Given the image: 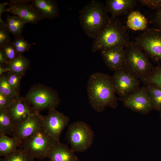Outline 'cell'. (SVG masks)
<instances>
[{
    "label": "cell",
    "instance_id": "obj_1",
    "mask_svg": "<svg viewBox=\"0 0 161 161\" xmlns=\"http://www.w3.org/2000/svg\"><path fill=\"white\" fill-rule=\"evenodd\" d=\"M89 103L96 111L101 112L107 107L115 109L118 99L115 95L112 78L108 74L100 72L92 74L87 86Z\"/></svg>",
    "mask_w": 161,
    "mask_h": 161
},
{
    "label": "cell",
    "instance_id": "obj_2",
    "mask_svg": "<svg viewBox=\"0 0 161 161\" xmlns=\"http://www.w3.org/2000/svg\"><path fill=\"white\" fill-rule=\"evenodd\" d=\"M93 39L92 51L94 52L117 46L125 48L131 41L126 27L118 18L112 17Z\"/></svg>",
    "mask_w": 161,
    "mask_h": 161
},
{
    "label": "cell",
    "instance_id": "obj_3",
    "mask_svg": "<svg viewBox=\"0 0 161 161\" xmlns=\"http://www.w3.org/2000/svg\"><path fill=\"white\" fill-rule=\"evenodd\" d=\"M80 24L86 34L93 39L99 33L109 17L105 6L92 0L79 11Z\"/></svg>",
    "mask_w": 161,
    "mask_h": 161
},
{
    "label": "cell",
    "instance_id": "obj_4",
    "mask_svg": "<svg viewBox=\"0 0 161 161\" xmlns=\"http://www.w3.org/2000/svg\"><path fill=\"white\" fill-rule=\"evenodd\" d=\"M125 49V68L138 79L146 77L154 68L148 56L134 41H130Z\"/></svg>",
    "mask_w": 161,
    "mask_h": 161
},
{
    "label": "cell",
    "instance_id": "obj_5",
    "mask_svg": "<svg viewBox=\"0 0 161 161\" xmlns=\"http://www.w3.org/2000/svg\"><path fill=\"white\" fill-rule=\"evenodd\" d=\"M24 97L34 109L39 112L56 109L60 102L57 91L40 83L32 86Z\"/></svg>",
    "mask_w": 161,
    "mask_h": 161
},
{
    "label": "cell",
    "instance_id": "obj_6",
    "mask_svg": "<svg viewBox=\"0 0 161 161\" xmlns=\"http://www.w3.org/2000/svg\"><path fill=\"white\" fill-rule=\"evenodd\" d=\"M66 136L71 149L74 152H82L87 150L92 145L94 133L89 125L78 121L68 126Z\"/></svg>",
    "mask_w": 161,
    "mask_h": 161
},
{
    "label": "cell",
    "instance_id": "obj_7",
    "mask_svg": "<svg viewBox=\"0 0 161 161\" xmlns=\"http://www.w3.org/2000/svg\"><path fill=\"white\" fill-rule=\"evenodd\" d=\"M134 42L152 59L161 62V30L147 28L134 38Z\"/></svg>",
    "mask_w": 161,
    "mask_h": 161
},
{
    "label": "cell",
    "instance_id": "obj_8",
    "mask_svg": "<svg viewBox=\"0 0 161 161\" xmlns=\"http://www.w3.org/2000/svg\"><path fill=\"white\" fill-rule=\"evenodd\" d=\"M57 143L42 128L20 146L34 158L47 157L51 148Z\"/></svg>",
    "mask_w": 161,
    "mask_h": 161
},
{
    "label": "cell",
    "instance_id": "obj_9",
    "mask_svg": "<svg viewBox=\"0 0 161 161\" xmlns=\"http://www.w3.org/2000/svg\"><path fill=\"white\" fill-rule=\"evenodd\" d=\"M49 111L47 115H41L42 127L49 136L58 143L62 132L68 124L69 118L56 109Z\"/></svg>",
    "mask_w": 161,
    "mask_h": 161
},
{
    "label": "cell",
    "instance_id": "obj_10",
    "mask_svg": "<svg viewBox=\"0 0 161 161\" xmlns=\"http://www.w3.org/2000/svg\"><path fill=\"white\" fill-rule=\"evenodd\" d=\"M118 99L122 102L125 107L143 114H148L154 109L145 86L140 87L131 94Z\"/></svg>",
    "mask_w": 161,
    "mask_h": 161
},
{
    "label": "cell",
    "instance_id": "obj_11",
    "mask_svg": "<svg viewBox=\"0 0 161 161\" xmlns=\"http://www.w3.org/2000/svg\"><path fill=\"white\" fill-rule=\"evenodd\" d=\"M112 78L114 90L120 97L127 96L140 87L139 79L125 68L115 72Z\"/></svg>",
    "mask_w": 161,
    "mask_h": 161
},
{
    "label": "cell",
    "instance_id": "obj_12",
    "mask_svg": "<svg viewBox=\"0 0 161 161\" xmlns=\"http://www.w3.org/2000/svg\"><path fill=\"white\" fill-rule=\"evenodd\" d=\"M41 116L39 112H37L27 120L15 126L12 136L20 146L42 128Z\"/></svg>",
    "mask_w": 161,
    "mask_h": 161
},
{
    "label": "cell",
    "instance_id": "obj_13",
    "mask_svg": "<svg viewBox=\"0 0 161 161\" xmlns=\"http://www.w3.org/2000/svg\"><path fill=\"white\" fill-rule=\"evenodd\" d=\"M30 0H11L8 12L19 16L27 23L37 24L42 19L32 6Z\"/></svg>",
    "mask_w": 161,
    "mask_h": 161
},
{
    "label": "cell",
    "instance_id": "obj_14",
    "mask_svg": "<svg viewBox=\"0 0 161 161\" xmlns=\"http://www.w3.org/2000/svg\"><path fill=\"white\" fill-rule=\"evenodd\" d=\"M15 126L24 121L37 112L25 97H21L7 109Z\"/></svg>",
    "mask_w": 161,
    "mask_h": 161
},
{
    "label": "cell",
    "instance_id": "obj_15",
    "mask_svg": "<svg viewBox=\"0 0 161 161\" xmlns=\"http://www.w3.org/2000/svg\"><path fill=\"white\" fill-rule=\"evenodd\" d=\"M106 66L114 72L125 68L126 62L125 48L117 46L100 51Z\"/></svg>",
    "mask_w": 161,
    "mask_h": 161
},
{
    "label": "cell",
    "instance_id": "obj_16",
    "mask_svg": "<svg viewBox=\"0 0 161 161\" xmlns=\"http://www.w3.org/2000/svg\"><path fill=\"white\" fill-rule=\"evenodd\" d=\"M30 4L42 19H53L59 15L57 1L55 0H33Z\"/></svg>",
    "mask_w": 161,
    "mask_h": 161
},
{
    "label": "cell",
    "instance_id": "obj_17",
    "mask_svg": "<svg viewBox=\"0 0 161 161\" xmlns=\"http://www.w3.org/2000/svg\"><path fill=\"white\" fill-rule=\"evenodd\" d=\"M137 2L136 0H107L105 6L112 17L117 18L132 11Z\"/></svg>",
    "mask_w": 161,
    "mask_h": 161
},
{
    "label": "cell",
    "instance_id": "obj_18",
    "mask_svg": "<svg viewBox=\"0 0 161 161\" xmlns=\"http://www.w3.org/2000/svg\"><path fill=\"white\" fill-rule=\"evenodd\" d=\"M74 152L66 145L59 142L51 148L47 157L49 161H78Z\"/></svg>",
    "mask_w": 161,
    "mask_h": 161
},
{
    "label": "cell",
    "instance_id": "obj_19",
    "mask_svg": "<svg viewBox=\"0 0 161 161\" xmlns=\"http://www.w3.org/2000/svg\"><path fill=\"white\" fill-rule=\"evenodd\" d=\"M127 27L132 30H143L147 28L148 21L138 10L132 11L129 13L126 21Z\"/></svg>",
    "mask_w": 161,
    "mask_h": 161
},
{
    "label": "cell",
    "instance_id": "obj_20",
    "mask_svg": "<svg viewBox=\"0 0 161 161\" xmlns=\"http://www.w3.org/2000/svg\"><path fill=\"white\" fill-rule=\"evenodd\" d=\"M30 64V60L22 55L8 62L4 66L9 72H12L23 77L29 68Z\"/></svg>",
    "mask_w": 161,
    "mask_h": 161
},
{
    "label": "cell",
    "instance_id": "obj_21",
    "mask_svg": "<svg viewBox=\"0 0 161 161\" xmlns=\"http://www.w3.org/2000/svg\"><path fill=\"white\" fill-rule=\"evenodd\" d=\"M7 30L16 37L22 36V33L23 27L26 22L19 16L7 14L5 22Z\"/></svg>",
    "mask_w": 161,
    "mask_h": 161
},
{
    "label": "cell",
    "instance_id": "obj_22",
    "mask_svg": "<svg viewBox=\"0 0 161 161\" xmlns=\"http://www.w3.org/2000/svg\"><path fill=\"white\" fill-rule=\"evenodd\" d=\"M20 145L14 138L0 135V155L4 157L16 151Z\"/></svg>",
    "mask_w": 161,
    "mask_h": 161
},
{
    "label": "cell",
    "instance_id": "obj_23",
    "mask_svg": "<svg viewBox=\"0 0 161 161\" xmlns=\"http://www.w3.org/2000/svg\"><path fill=\"white\" fill-rule=\"evenodd\" d=\"M15 127L7 109H0V135H12Z\"/></svg>",
    "mask_w": 161,
    "mask_h": 161
},
{
    "label": "cell",
    "instance_id": "obj_24",
    "mask_svg": "<svg viewBox=\"0 0 161 161\" xmlns=\"http://www.w3.org/2000/svg\"><path fill=\"white\" fill-rule=\"evenodd\" d=\"M145 86L153 109L161 112V88L153 84Z\"/></svg>",
    "mask_w": 161,
    "mask_h": 161
},
{
    "label": "cell",
    "instance_id": "obj_25",
    "mask_svg": "<svg viewBox=\"0 0 161 161\" xmlns=\"http://www.w3.org/2000/svg\"><path fill=\"white\" fill-rule=\"evenodd\" d=\"M144 85H155L161 88V65L154 67L145 77L140 80Z\"/></svg>",
    "mask_w": 161,
    "mask_h": 161
},
{
    "label": "cell",
    "instance_id": "obj_26",
    "mask_svg": "<svg viewBox=\"0 0 161 161\" xmlns=\"http://www.w3.org/2000/svg\"><path fill=\"white\" fill-rule=\"evenodd\" d=\"M34 158L21 148L0 159V161H33Z\"/></svg>",
    "mask_w": 161,
    "mask_h": 161
},
{
    "label": "cell",
    "instance_id": "obj_27",
    "mask_svg": "<svg viewBox=\"0 0 161 161\" xmlns=\"http://www.w3.org/2000/svg\"><path fill=\"white\" fill-rule=\"evenodd\" d=\"M0 93L16 100L18 99L21 97L16 93L9 84L4 74L0 76Z\"/></svg>",
    "mask_w": 161,
    "mask_h": 161
},
{
    "label": "cell",
    "instance_id": "obj_28",
    "mask_svg": "<svg viewBox=\"0 0 161 161\" xmlns=\"http://www.w3.org/2000/svg\"><path fill=\"white\" fill-rule=\"evenodd\" d=\"M4 74L9 84L16 93L20 95L21 81L22 77L10 72H7Z\"/></svg>",
    "mask_w": 161,
    "mask_h": 161
},
{
    "label": "cell",
    "instance_id": "obj_29",
    "mask_svg": "<svg viewBox=\"0 0 161 161\" xmlns=\"http://www.w3.org/2000/svg\"><path fill=\"white\" fill-rule=\"evenodd\" d=\"M17 52L19 55H22L25 52L28 51L31 45L25 41L23 36L19 37H14L13 41L12 42Z\"/></svg>",
    "mask_w": 161,
    "mask_h": 161
},
{
    "label": "cell",
    "instance_id": "obj_30",
    "mask_svg": "<svg viewBox=\"0 0 161 161\" xmlns=\"http://www.w3.org/2000/svg\"><path fill=\"white\" fill-rule=\"evenodd\" d=\"M9 31L6 28L5 22L0 19V49H2L11 42Z\"/></svg>",
    "mask_w": 161,
    "mask_h": 161
},
{
    "label": "cell",
    "instance_id": "obj_31",
    "mask_svg": "<svg viewBox=\"0 0 161 161\" xmlns=\"http://www.w3.org/2000/svg\"><path fill=\"white\" fill-rule=\"evenodd\" d=\"M1 49L7 60L10 62L20 56L16 50L12 42H11Z\"/></svg>",
    "mask_w": 161,
    "mask_h": 161
},
{
    "label": "cell",
    "instance_id": "obj_32",
    "mask_svg": "<svg viewBox=\"0 0 161 161\" xmlns=\"http://www.w3.org/2000/svg\"><path fill=\"white\" fill-rule=\"evenodd\" d=\"M142 5L157 10H161V0H139Z\"/></svg>",
    "mask_w": 161,
    "mask_h": 161
},
{
    "label": "cell",
    "instance_id": "obj_33",
    "mask_svg": "<svg viewBox=\"0 0 161 161\" xmlns=\"http://www.w3.org/2000/svg\"><path fill=\"white\" fill-rule=\"evenodd\" d=\"M16 100L0 93V109H7Z\"/></svg>",
    "mask_w": 161,
    "mask_h": 161
},
{
    "label": "cell",
    "instance_id": "obj_34",
    "mask_svg": "<svg viewBox=\"0 0 161 161\" xmlns=\"http://www.w3.org/2000/svg\"><path fill=\"white\" fill-rule=\"evenodd\" d=\"M151 21L156 28L161 30V10H156L152 16Z\"/></svg>",
    "mask_w": 161,
    "mask_h": 161
},
{
    "label": "cell",
    "instance_id": "obj_35",
    "mask_svg": "<svg viewBox=\"0 0 161 161\" xmlns=\"http://www.w3.org/2000/svg\"><path fill=\"white\" fill-rule=\"evenodd\" d=\"M8 62L6 58L3 50L0 49V65L5 66Z\"/></svg>",
    "mask_w": 161,
    "mask_h": 161
},
{
    "label": "cell",
    "instance_id": "obj_36",
    "mask_svg": "<svg viewBox=\"0 0 161 161\" xmlns=\"http://www.w3.org/2000/svg\"><path fill=\"white\" fill-rule=\"evenodd\" d=\"M8 4L9 3L7 2L0 3V19L1 18V16L3 13L8 12L7 9H6L5 7L6 5Z\"/></svg>",
    "mask_w": 161,
    "mask_h": 161
},
{
    "label": "cell",
    "instance_id": "obj_37",
    "mask_svg": "<svg viewBox=\"0 0 161 161\" xmlns=\"http://www.w3.org/2000/svg\"><path fill=\"white\" fill-rule=\"evenodd\" d=\"M9 72L8 69L4 66L0 65V76H2L4 73Z\"/></svg>",
    "mask_w": 161,
    "mask_h": 161
},
{
    "label": "cell",
    "instance_id": "obj_38",
    "mask_svg": "<svg viewBox=\"0 0 161 161\" xmlns=\"http://www.w3.org/2000/svg\"><path fill=\"white\" fill-rule=\"evenodd\" d=\"M160 119H161V112H160Z\"/></svg>",
    "mask_w": 161,
    "mask_h": 161
},
{
    "label": "cell",
    "instance_id": "obj_39",
    "mask_svg": "<svg viewBox=\"0 0 161 161\" xmlns=\"http://www.w3.org/2000/svg\"></svg>",
    "mask_w": 161,
    "mask_h": 161
}]
</instances>
